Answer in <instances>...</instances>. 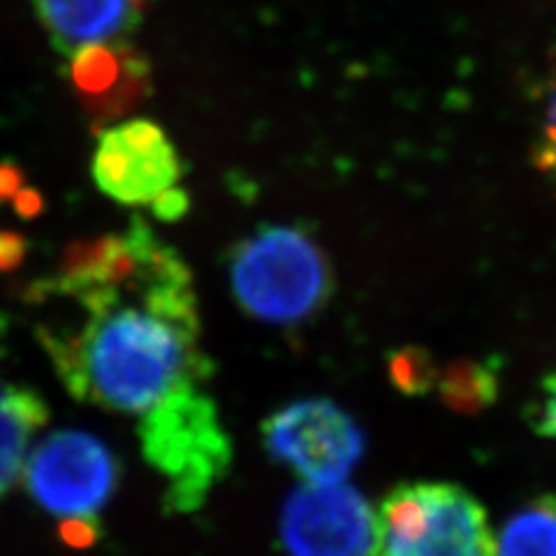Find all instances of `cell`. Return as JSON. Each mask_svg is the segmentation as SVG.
Segmentation results:
<instances>
[{"mask_svg": "<svg viewBox=\"0 0 556 556\" xmlns=\"http://www.w3.org/2000/svg\"><path fill=\"white\" fill-rule=\"evenodd\" d=\"M26 302L35 337L79 402L142 417L212 376L186 260L142 218L124 232L75 241Z\"/></svg>", "mask_w": 556, "mask_h": 556, "instance_id": "6da1fadb", "label": "cell"}, {"mask_svg": "<svg viewBox=\"0 0 556 556\" xmlns=\"http://www.w3.org/2000/svg\"><path fill=\"white\" fill-rule=\"evenodd\" d=\"M137 433L144 459L167 482L165 503L172 513L202 508L228 473L232 443L204 382L165 396L139 417Z\"/></svg>", "mask_w": 556, "mask_h": 556, "instance_id": "7a4b0ae2", "label": "cell"}, {"mask_svg": "<svg viewBox=\"0 0 556 556\" xmlns=\"http://www.w3.org/2000/svg\"><path fill=\"white\" fill-rule=\"evenodd\" d=\"M230 283L249 316L271 325H298L332 294V269L318 241L304 230L267 225L235 249Z\"/></svg>", "mask_w": 556, "mask_h": 556, "instance_id": "3957f363", "label": "cell"}, {"mask_svg": "<svg viewBox=\"0 0 556 556\" xmlns=\"http://www.w3.org/2000/svg\"><path fill=\"white\" fill-rule=\"evenodd\" d=\"M369 556H498L486 513L450 482L399 484L376 515Z\"/></svg>", "mask_w": 556, "mask_h": 556, "instance_id": "277c9868", "label": "cell"}, {"mask_svg": "<svg viewBox=\"0 0 556 556\" xmlns=\"http://www.w3.org/2000/svg\"><path fill=\"white\" fill-rule=\"evenodd\" d=\"M22 480L33 501L63 521H93L116 486L110 447L86 431L61 429L30 447Z\"/></svg>", "mask_w": 556, "mask_h": 556, "instance_id": "5b68a950", "label": "cell"}, {"mask_svg": "<svg viewBox=\"0 0 556 556\" xmlns=\"http://www.w3.org/2000/svg\"><path fill=\"white\" fill-rule=\"evenodd\" d=\"M263 439L271 457L308 484L343 482L364 452L357 422L327 399H300L276 410L263 425Z\"/></svg>", "mask_w": 556, "mask_h": 556, "instance_id": "8992f818", "label": "cell"}, {"mask_svg": "<svg viewBox=\"0 0 556 556\" xmlns=\"http://www.w3.org/2000/svg\"><path fill=\"white\" fill-rule=\"evenodd\" d=\"M281 538L290 556H369L376 515L353 486L306 482L286 501Z\"/></svg>", "mask_w": 556, "mask_h": 556, "instance_id": "52a82bcc", "label": "cell"}, {"mask_svg": "<svg viewBox=\"0 0 556 556\" xmlns=\"http://www.w3.org/2000/svg\"><path fill=\"white\" fill-rule=\"evenodd\" d=\"M184 165L167 132L149 118L110 126L98 139L93 181L118 204H153L179 184Z\"/></svg>", "mask_w": 556, "mask_h": 556, "instance_id": "ba28073f", "label": "cell"}, {"mask_svg": "<svg viewBox=\"0 0 556 556\" xmlns=\"http://www.w3.org/2000/svg\"><path fill=\"white\" fill-rule=\"evenodd\" d=\"M70 84L96 126L112 124L135 110L151 91L149 61L124 42H96L70 56Z\"/></svg>", "mask_w": 556, "mask_h": 556, "instance_id": "9c48e42d", "label": "cell"}, {"mask_svg": "<svg viewBox=\"0 0 556 556\" xmlns=\"http://www.w3.org/2000/svg\"><path fill=\"white\" fill-rule=\"evenodd\" d=\"M5 334L0 320V498L22 478L35 433L49 420L45 396L10 369Z\"/></svg>", "mask_w": 556, "mask_h": 556, "instance_id": "30bf717a", "label": "cell"}, {"mask_svg": "<svg viewBox=\"0 0 556 556\" xmlns=\"http://www.w3.org/2000/svg\"><path fill=\"white\" fill-rule=\"evenodd\" d=\"M51 45L73 56L77 49L96 42L124 40L137 24L135 0H33Z\"/></svg>", "mask_w": 556, "mask_h": 556, "instance_id": "8fae6325", "label": "cell"}, {"mask_svg": "<svg viewBox=\"0 0 556 556\" xmlns=\"http://www.w3.org/2000/svg\"><path fill=\"white\" fill-rule=\"evenodd\" d=\"M498 556H556V494L515 513L501 531Z\"/></svg>", "mask_w": 556, "mask_h": 556, "instance_id": "7c38bea8", "label": "cell"}, {"mask_svg": "<svg viewBox=\"0 0 556 556\" xmlns=\"http://www.w3.org/2000/svg\"><path fill=\"white\" fill-rule=\"evenodd\" d=\"M437 390L447 408L478 413L496 402L498 371L484 362L457 359L439 374Z\"/></svg>", "mask_w": 556, "mask_h": 556, "instance_id": "4fadbf2b", "label": "cell"}, {"mask_svg": "<svg viewBox=\"0 0 556 556\" xmlns=\"http://www.w3.org/2000/svg\"><path fill=\"white\" fill-rule=\"evenodd\" d=\"M439 367L433 364L431 355L422 348H402V351L392 353L390 357V378L394 386L415 396V394H427L439 382Z\"/></svg>", "mask_w": 556, "mask_h": 556, "instance_id": "5bb4252c", "label": "cell"}, {"mask_svg": "<svg viewBox=\"0 0 556 556\" xmlns=\"http://www.w3.org/2000/svg\"><path fill=\"white\" fill-rule=\"evenodd\" d=\"M549 86L543 96L541 135H538V167L556 181V63L549 73Z\"/></svg>", "mask_w": 556, "mask_h": 556, "instance_id": "9a60e30c", "label": "cell"}, {"mask_svg": "<svg viewBox=\"0 0 556 556\" xmlns=\"http://www.w3.org/2000/svg\"><path fill=\"white\" fill-rule=\"evenodd\" d=\"M531 427L538 437L556 439V371L543 380L541 394H538V402L533 406Z\"/></svg>", "mask_w": 556, "mask_h": 556, "instance_id": "2e32d148", "label": "cell"}, {"mask_svg": "<svg viewBox=\"0 0 556 556\" xmlns=\"http://www.w3.org/2000/svg\"><path fill=\"white\" fill-rule=\"evenodd\" d=\"M28 243L20 232L0 230V274L20 269L26 260Z\"/></svg>", "mask_w": 556, "mask_h": 556, "instance_id": "e0dca14e", "label": "cell"}, {"mask_svg": "<svg viewBox=\"0 0 556 556\" xmlns=\"http://www.w3.org/2000/svg\"><path fill=\"white\" fill-rule=\"evenodd\" d=\"M151 206H153L155 218L163 220V223H174V220H179V218L186 216L188 195H186V190H181L179 186H174V188L167 190V193H163L159 200H155Z\"/></svg>", "mask_w": 556, "mask_h": 556, "instance_id": "ac0fdd59", "label": "cell"}, {"mask_svg": "<svg viewBox=\"0 0 556 556\" xmlns=\"http://www.w3.org/2000/svg\"><path fill=\"white\" fill-rule=\"evenodd\" d=\"M26 188L24 172L20 165L0 161V204L12 202Z\"/></svg>", "mask_w": 556, "mask_h": 556, "instance_id": "d6986e66", "label": "cell"}, {"mask_svg": "<svg viewBox=\"0 0 556 556\" xmlns=\"http://www.w3.org/2000/svg\"><path fill=\"white\" fill-rule=\"evenodd\" d=\"M12 204H14V212L20 214L22 218H26V220H30V218H35V216H40L42 208H45L42 195L38 193V190L28 188V186L22 190L20 195H16V198L12 200Z\"/></svg>", "mask_w": 556, "mask_h": 556, "instance_id": "ffe728a7", "label": "cell"}, {"mask_svg": "<svg viewBox=\"0 0 556 556\" xmlns=\"http://www.w3.org/2000/svg\"><path fill=\"white\" fill-rule=\"evenodd\" d=\"M135 3H137V5H142V3H147V0H135Z\"/></svg>", "mask_w": 556, "mask_h": 556, "instance_id": "44dd1931", "label": "cell"}]
</instances>
